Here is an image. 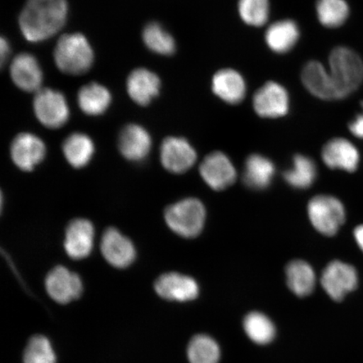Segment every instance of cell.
<instances>
[{
    "label": "cell",
    "instance_id": "26",
    "mask_svg": "<svg viewBox=\"0 0 363 363\" xmlns=\"http://www.w3.org/2000/svg\"><path fill=\"white\" fill-rule=\"evenodd\" d=\"M78 101L82 111L89 116H99L106 112L111 102V95L104 86L91 83L81 88Z\"/></svg>",
    "mask_w": 363,
    "mask_h": 363
},
{
    "label": "cell",
    "instance_id": "7",
    "mask_svg": "<svg viewBox=\"0 0 363 363\" xmlns=\"http://www.w3.org/2000/svg\"><path fill=\"white\" fill-rule=\"evenodd\" d=\"M34 111L40 123L51 129L60 128L69 116L65 97L51 89H40L36 92Z\"/></svg>",
    "mask_w": 363,
    "mask_h": 363
},
{
    "label": "cell",
    "instance_id": "27",
    "mask_svg": "<svg viewBox=\"0 0 363 363\" xmlns=\"http://www.w3.org/2000/svg\"><path fill=\"white\" fill-rule=\"evenodd\" d=\"M62 150L67 162L76 169H81L87 165L92 158L94 145L88 135L74 133L65 140Z\"/></svg>",
    "mask_w": 363,
    "mask_h": 363
},
{
    "label": "cell",
    "instance_id": "25",
    "mask_svg": "<svg viewBox=\"0 0 363 363\" xmlns=\"http://www.w3.org/2000/svg\"><path fill=\"white\" fill-rule=\"evenodd\" d=\"M243 329L253 343L265 346L276 337L277 330L269 316L258 311L249 313L243 320Z\"/></svg>",
    "mask_w": 363,
    "mask_h": 363
},
{
    "label": "cell",
    "instance_id": "28",
    "mask_svg": "<svg viewBox=\"0 0 363 363\" xmlns=\"http://www.w3.org/2000/svg\"><path fill=\"white\" fill-rule=\"evenodd\" d=\"M187 357L189 363H220V347L211 335L199 334L190 340Z\"/></svg>",
    "mask_w": 363,
    "mask_h": 363
},
{
    "label": "cell",
    "instance_id": "12",
    "mask_svg": "<svg viewBox=\"0 0 363 363\" xmlns=\"http://www.w3.org/2000/svg\"><path fill=\"white\" fill-rule=\"evenodd\" d=\"M155 290L161 298L177 302L194 301L199 294L196 281L177 272H169L159 277L155 283Z\"/></svg>",
    "mask_w": 363,
    "mask_h": 363
},
{
    "label": "cell",
    "instance_id": "17",
    "mask_svg": "<svg viewBox=\"0 0 363 363\" xmlns=\"http://www.w3.org/2000/svg\"><path fill=\"white\" fill-rule=\"evenodd\" d=\"M213 92L222 101L238 104L247 94V85L243 77L238 72L225 68L218 71L212 79Z\"/></svg>",
    "mask_w": 363,
    "mask_h": 363
},
{
    "label": "cell",
    "instance_id": "3",
    "mask_svg": "<svg viewBox=\"0 0 363 363\" xmlns=\"http://www.w3.org/2000/svg\"><path fill=\"white\" fill-rule=\"evenodd\" d=\"M54 57L57 67L67 74L79 75L93 65L94 52L88 40L79 34L62 35L56 45Z\"/></svg>",
    "mask_w": 363,
    "mask_h": 363
},
{
    "label": "cell",
    "instance_id": "11",
    "mask_svg": "<svg viewBox=\"0 0 363 363\" xmlns=\"http://www.w3.org/2000/svg\"><path fill=\"white\" fill-rule=\"evenodd\" d=\"M196 159V152L187 140L171 136L162 143L161 161L167 171L183 174L191 169Z\"/></svg>",
    "mask_w": 363,
    "mask_h": 363
},
{
    "label": "cell",
    "instance_id": "16",
    "mask_svg": "<svg viewBox=\"0 0 363 363\" xmlns=\"http://www.w3.org/2000/svg\"><path fill=\"white\" fill-rule=\"evenodd\" d=\"M94 228L85 219L72 220L66 230L65 247L72 259L80 260L87 257L94 247Z\"/></svg>",
    "mask_w": 363,
    "mask_h": 363
},
{
    "label": "cell",
    "instance_id": "18",
    "mask_svg": "<svg viewBox=\"0 0 363 363\" xmlns=\"http://www.w3.org/2000/svg\"><path fill=\"white\" fill-rule=\"evenodd\" d=\"M11 75L18 88L27 92L39 91L43 72L38 60L29 53H21L11 63Z\"/></svg>",
    "mask_w": 363,
    "mask_h": 363
},
{
    "label": "cell",
    "instance_id": "31",
    "mask_svg": "<svg viewBox=\"0 0 363 363\" xmlns=\"http://www.w3.org/2000/svg\"><path fill=\"white\" fill-rule=\"evenodd\" d=\"M143 38L147 47L154 52L165 56L175 52L174 39L157 23H150L145 27Z\"/></svg>",
    "mask_w": 363,
    "mask_h": 363
},
{
    "label": "cell",
    "instance_id": "1",
    "mask_svg": "<svg viewBox=\"0 0 363 363\" xmlns=\"http://www.w3.org/2000/svg\"><path fill=\"white\" fill-rule=\"evenodd\" d=\"M66 0H28L20 16L23 35L31 43L52 38L65 26Z\"/></svg>",
    "mask_w": 363,
    "mask_h": 363
},
{
    "label": "cell",
    "instance_id": "5",
    "mask_svg": "<svg viewBox=\"0 0 363 363\" xmlns=\"http://www.w3.org/2000/svg\"><path fill=\"white\" fill-rule=\"evenodd\" d=\"M308 214L315 230L326 237L337 234L346 220L342 203L330 195L313 198L308 203Z\"/></svg>",
    "mask_w": 363,
    "mask_h": 363
},
{
    "label": "cell",
    "instance_id": "6",
    "mask_svg": "<svg viewBox=\"0 0 363 363\" xmlns=\"http://www.w3.org/2000/svg\"><path fill=\"white\" fill-rule=\"evenodd\" d=\"M320 283L328 296L340 302L357 288V272L346 262L333 261L322 272Z\"/></svg>",
    "mask_w": 363,
    "mask_h": 363
},
{
    "label": "cell",
    "instance_id": "8",
    "mask_svg": "<svg viewBox=\"0 0 363 363\" xmlns=\"http://www.w3.org/2000/svg\"><path fill=\"white\" fill-rule=\"evenodd\" d=\"M254 111L262 118H279L289 111L288 91L276 82H267L254 94Z\"/></svg>",
    "mask_w": 363,
    "mask_h": 363
},
{
    "label": "cell",
    "instance_id": "20",
    "mask_svg": "<svg viewBox=\"0 0 363 363\" xmlns=\"http://www.w3.org/2000/svg\"><path fill=\"white\" fill-rule=\"evenodd\" d=\"M161 83L158 77L146 68H138L127 79V91L133 101L140 106H147L157 96Z\"/></svg>",
    "mask_w": 363,
    "mask_h": 363
},
{
    "label": "cell",
    "instance_id": "24",
    "mask_svg": "<svg viewBox=\"0 0 363 363\" xmlns=\"http://www.w3.org/2000/svg\"><path fill=\"white\" fill-rule=\"evenodd\" d=\"M275 174L274 163L269 158L253 154L246 162L244 172V183L253 189H265L271 184Z\"/></svg>",
    "mask_w": 363,
    "mask_h": 363
},
{
    "label": "cell",
    "instance_id": "33",
    "mask_svg": "<svg viewBox=\"0 0 363 363\" xmlns=\"http://www.w3.org/2000/svg\"><path fill=\"white\" fill-rule=\"evenodd\" d=\"M24 363H56L51 342L43 335H35L29 340L24 352Z\"/></svg>",
    "mask_w": 363,
    "mask_h": 363
},
{
    "label": "cell",
    "instance_id": "4",
    "mask_svg": "<svg viewBox=\"0 0 363 363\" xmlns=\"http://www.w3.org/2000/svg\"><path fill=\"white\" fill-rule=\"evenodd\" d=\"M167 225L182 238H194L201 234L206 222V208L197 199H185L165 211Z\"/></svg>",
    "mask_w": 363,
    "mask_h": 363
},
{
    "label": "cell",
    "instance_id": "36",
    "mask_svg": "<svg viewBox=\"0 0 363 363\" xmlns=\"http://www.w3.org/2000/svg\"><path fill=\"white\" fill-rule=\"evenodd\" d=\"M0 52H1V63L6 61V57H8L9 51H10V47H9V44L6 42V40L4 38L1 39V42H0Z\"/></svg>",
    "mask_w": 363,
    "mask_h": 363
},
{
    "label": "cell",
    "instance_id": "30",
    "mask_svg": "<svg viewBox=\"0 0 363 363\" xmlns=\"http://www.w3.org/2000/svg\"><path fill=\"white\" fill-rule=\"evenodd\" d=\"M318 19L328 28H338L347 21L350 13L346 0H318Z\"/></svg>",
    "mask_w": 363,
    "mask_h": 363
},
{
    "label": "cell",
    "instance_id": "14",
    "mask_svg": "<svg viewBox=\"0 0 363 363\" xmlns=\"http://www.w3.org/2000/svg\"><path fill=\"white\" fill-rule=\"evenodd\" d=\"M11 152L15 164L21 169L29 172L43 162L45 156V146L38 136L21 133L13 139Z\"/></svg>",
    "mask_w": 363,
    "mask_h": 363
},
{
    "label": "cell",
    "instance_id": "35",
    "mask_svg": "<svg viewBox=\"0 0 363 363\" xmlns=\"http://www.w3.org/2000/svg\"><path fill=\"white\" fill-rule=\"evenodd\" d=\"M354 238H355L358 247L363 252V225L356 227L354 230Z\"/></svg>",
    "mask_w": 363,
    "mask_h": 363
},
{
    "label": "cell",
    "instance_id": "13",
    "mask_svg": "<svg viewBox=\"0 0 363 363\" xmlns=\"http://www.w3.org/2000/svg\"><path fill=\"white\" fill-rule=\"evenodd\" d=\"M101 252L106 261L117 269H125L135 258L134 245L116 228H108L104 233Z\"/></svg>",
    "mask_w": 363,
    "mask_h": 363
},
{
    "label": "cell",
    "instance_id": "23",
    "mask_svg": "<svg viewBox=\"0 0 363 363\" xmlns=\"http://www.w3.org/2000/svg\"><path fill=\"white\" fill-rule=\"evenodd\" d=\"M286 279L288 287L298 297H306L314 291L315 274L306 262L295 260L286 267Z\"/></svg>",
    "mask_w": 363,
    "mask_h": 363
},
{
    "label": "cell",
    "instance_id": "10",
    "mask_svg": "<svg viewBox=\"0 0 363 363\" xmlns=\"http://www.w3.org/2000/svg\"><path fill=\"white\" fill-rule=\"evenodd\" d=\"M45 288L53 301L68 303L80 297L83 284L78 274L58 266L49 272L45 279Z\"/></svg>",
    "mask_w": 363,
    "mask_h": 363
},
{
    "label": "cell",
    "instance_id": "37",
    "mask_svg": "<svg viewBox=\"0 0 363 363\" xmlns=\"http://www.w3.org/2000/svg\"><path fill=\"white\" fill-rule=\"evenodd\" d=\"M362 110H363V101L362 102Z\"/></svg>",
    "mask_w": 363,
    "mask_h": 363
},
{
    "label": "cell",
    "instance_id": "9",
    "mask_svg": "<svg viewBox=\"0 0 363 363\" xmlns=\"http://www.w3.org/2000/svg\"><path fill=\"white\" fill-rule=\"evenodd\" d=\"M199 172L212 189L220 191L229 188L237 179V171L225 154L215 152L203 159Z\"/></svg>",
    "mask_w": 363,
    "mask_h": 363
},
{
    "label": "cell",
    "instance_id": "29",
    "mask_svg": "<svg viewBox=\"0 0 363 363\" xmlns=\"http://www.w3.org/2000/svg\"><path fill=\"white\" fill-rule=\"evenodd\" d=\"M317 176V169L311 158L303 155L294 157L291 169L286 171L284 177L287 183L295 189H305L311 187Z\"/></svg>",
    "mask_w": 363,
    "mask_h": 363
},
{
    "label": "cell",
    "instance_id": "19",
    "mask_svg": "<svg viewBox=\"0 0 363 363\" xmlns=\"http://www.w3.org/2000/svg\"><path fill=\"white\" fill-rule=\"evenodd\" d=\"M152 139L143 127L131 124L122 130L119 139L120 151L130 161L143 160L149 154Z\"/></svg>",
    "mask_w": 363,
    "mask_h": 363
},
{
    "label": "cell",
    "instance_id": "2",
    "mask_svg": "<svg viewBox=\"0 0 363 363\" xmlns=\"http://www.w3.org/2000/svg\"><path fill=\"white\" fill-rule=\"evenodd\" d=\"M329 76L337 99L349 96L363 82V61L356 52L347 47L333 50L329 57Z\"/></svg>",
    "mask_w": 363,
    "mask_h": 363
},
{
    "label": "cell",
    "instance_id": "22",
    "mask_svg": "<svg viewBox=\"0 0 363 363\" xmlns=\"http://www.w3.org/2000/svg\"><path fill=\"white\" fill-rule=\"evenodd\" d=\"M299 38L297 23L292 20L279 21L272 24L265 33L267 45L272 52L287 53L294 48Z\"/></svg>",
    "mask_w": 363,
    "mask_h": 363
},
{
    "label": "cell",
    "instance_id": "21",
    "mask_svg": "<svg viewBox=\"0 0 363 363\" xmlns=\"http://www.w3.org/2000/svg\"><path fill=\"white\" fill-rule=\"evenodd\" d=\"M301 78L303 84L308 92L324 101L337 99L329 72L317 61H311L303 67Z\"/></svg>",
    "mask_w": 363,
    "mask_h": 363
},
{
    "label": "cell",
    "instance_id": "15",
    "mask_svg": "<svg viewBox=\"0 0 363 363\" xmlns=\"http://www.w3.org/2000/svg\"><path fill=\"white\" fill-rule=\"evenodd\" d=\"M322 159L330 169L355 172L360 162V154L354 145L344 138L329 140L322 150Z\"/></svg>",
    "mask_w": 363,
    "mask_h": 363
},
{
    "label": "cell",
    "instance_id": "32",
    "mask_svg": "<svg viewBox=\"0 0 363 363\" xmlns=\"http://www.w3.org/2000/svg\"><path fill=\"white\" fill-rule=\"evenodd\" d=\"M238 11L240 18L247 25L260 27L269 18V0H239Z\"/></svg>",
    "mask_w": 363,
    "mask_h": 363
},
{
    "label": "cell",
    "instance_id": "34",
    "mask_svg": "<svg viewBox=\"0 0 363 363\" xmlns=\"http://www.w3.org/2000/svg\"><path fill=\"white\" fill-rule=\"evenodd\" d=\"M349 130L357 138L363 139V113L357 115L349 124Z\"/></svg>",
    "mask_w": 363,
    "mask_h": 363
}]
</instances>
